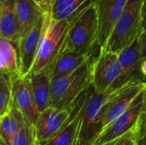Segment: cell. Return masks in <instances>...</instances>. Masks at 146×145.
<instances>
[{"label":"cell","mask_w":146,"mask_h":145,"mask_svg":"<svg viewBox=\"0 0 146 145\" xmlns=\"http://www.w3.org/2000/svg\"><path fill=\"white\" fill-rule=\"evenodd\" d=\"M95 53L73 73L51 80L50 106L70 109L80 94L92 84V72Z\"/></svg>","instance_id":"obj_1"},{"label":"cell","mask_w":146,"mask_h":145,"mask_svg":"<svg viewBox=\"0 0 146 145\" xmlns=\"http://www.w3.org/2000/svg\"><path fill=\"white\" fill-rule=\"evenodd\" d=\"M143 3L144 0H127L106 46L100 50L119 53L139 38L143 32Z\"/></svg>","instance_id":"obj_2"},{"label":"cell","mask_w":146,"mask_h":145,"mask_svg":"<svg viewBox=\"0 0 146 145\" xmlns=\"http://www.w3.org/2000/svg\"><path fill=\"white\" fill-rule=\"evenodd\" d=\"M69 25L66 21L53 19L45 12L43 31L31 73L44 69L50 70L51 65L62 52Z\"/></svg>","instance_id":"obj_3"},{"label":"cell","mask_w":146,"mask_h":145,"mask_svg":"<svg viewBox=\"0 0 146 145\" xmlns=\"http://www.w3.org/2000/svg\"><path fill=\"white\" fill-rule=\"evenodd\" d=\"M98 46V17L95 6L83 12L69 25L62 52L90 55Z\"/></svg>","instance_id":"obj_4"},{"label":"cell","mask_w":146,"mask_h":145,"mask_svg":"<svg viewBox=\"0 0 146 145\" xmlns=\"http://www.w3.org/2000/svg\"><path fill=\"white\" fill-rule=\"evenodd\" d=\"M115 91L116 90L101 93L97 91L92 84L89 86L83 106L82 118L77 137L82 144L92 145L95 138L102 132L104 105Z\"/></svg>","instance_id":"obj_5"},{"label":"cell","mask_w":146,"mask_h":145,"mask_svg":"<svg viewBox=\"0 0 146 145\" xmlns=\"http://www.w3.org/2000/svg\"><path fill=\"white\" fill-rule=\"evenodd\" d=\"M121 73L118 53L99 50L93 62L92 85L98 92L115 91L114 87Z\"/></svg>","instance_id":"obj_6"},{"label":"cell","mask_w":146,"mask_h":145,"mask_svg":"<svg viewBox=\"0 0 146 145\" xmlns=\"http://www.w3.org/2000/svg\"><path fill=\"white\" fill-rule=\"evenodd\" d=\"M142 92L135 98L127 110H125L98 135L92 145L108 144L136 127L141 115H143Z\"/></svg>","instance_id":"obj_7"},{"label":"cell","mask_w":146,"mask_h":145,"mask_svg":"<svg viewBox=\"0 0 146 145\" xmlns=\"http://www.w3.org/2000/svg\"><path fill=\"white\" fill-rule=\"evenodd\" d=\"M127 0H95L98 17V46L104 49Z\"/></svg>","instance_id":"obj_8"},{"label":"cell","mask_w":146,"mask_h":145,"mask_svg":"<svg viewBox=\"0 0 146 145\" xmlns=\"http://www.w3.org/2000/svg\"><path fill=\"white\" fill-rule=\"evenodd\" d=\"M11 93L13 104L23 115L27 124L34 127L39 112L32 91L29 74H11Z\"/></svg>","instance_id":"obj_9"},{"label":"cell","mask_w":146,"mask_h":145,"mask_svg":"<svg viewBox=\"0 0 146 145\" xmlns=\"http://www.w3.org/2000/svg\"><path fill=\"white\" fill-rule=\"evenodd\" d=\"M145 87V81H137L116 90L104 105L102 119L103 130L127 110Z\"/></svg>","instance_id":"obj_10"},{"label":"cell","mask_w":146,"mask_h":145,"mask_svg":"<svg viewBox=\"0 0 146 145\" xmlns=\"http://www.w3.org/2000/svg\"><path fill=\"white\" fill-rule=\"evenodd\" d=\"M118 56L121 73L114 87V90L122 88L133 82L145 81L146 77L143 74L141 70L143 59L139 50L137 40L121 50L118 53Z\"/></svg>","instance_id":"obj_11"},{"label":"cell","mask_w":146,"mask_h":145,"mask_svg":"<svg viewBox=\"0 0 146 145\" xmlns=\"http://www.w3.org/2000/svg\"><path fill=\"white\" fill-rule=\"evenodd\" d=\"M44 19V15L28 32H27L19 39L17 44V52L19 74L21 76L28 75L32 71L43 31Z\"/></svg>","instance_id":"obj_12"},{"label":"cell","mask_w":146,"mask_h":145,"mask_svg":"<svg viewBox=\"0 0 146 145\" xmlns=\"http://www.w3.org/2000/svg\"><path fill=\"white\" fill-rule=\"evenodd\" d=\"M71 109H60L50 106L39 113L34 125L35 137L38 144L52 138L61 130L70 115Z\"/></svg>","instance_id":"obj_13"},{"label":"cell","mask_w":146,"mask_h":145,"mask_svg":"<svg viewBox=\"0 0 146 145\" xmlns=\"http://www.w3.org/2000/svg\"><path fill=\"white\" fill-rule=\"evenodd\" d=\"M88 88L80 94L73 105L70 115L61 130L52 138L38 145H72L78 137L82 118L83 106L86 98Z\"/></svg>","instance_id":"obj_14"},{"label":"cell","mask_w":146,"mask_h":145,"mask_svg":"<svg viewBox=\"0 0 146 145\" xmlns=\"http://www.w3.org/2000/svg\"><path fill=\"white\" fill-rule=\"evenodd\" d=\"M94 3L95 0H53L46 12L53 19L70 24Z\"/></svg>","instance_id":"obj_15"},{"label":"cell","mask_w":146,"mask_h":145,"mask_svg":"<svg viewBox=\"0 0 146 145\" xmlns=\"http://www.w3.org/2000/svg\"><path fill=\"white\" fill-rule=\"evenodd\" d=\"M15 8L20 39L43 18L45 11L35 0H16Z\"/></svg>","instance_id":"obj_16"},{"label":"cell","mask_w":146,"mask_h":145,"mask_svg":"<svg viewBox=\"0 0 146 145\" xmlns=\"http://www.w3.org/2000/svg\"><path fill=\"white\" fill-rule=\"evenodd\" d=\"M33 97L39 113L50 107L51 78L49 69L29 73Z\"/></svg>","instance_id":"obj_17"},{"label":"cell","mask_w":146,"mask_h":145,"mask_svg":"<svg viewBox=\"0 0 146 145\" xmlns=\"http://www.w3.org/2000/svg\"><path fill=\"white\" fill-rule=\"evenodd\" d=\"M15 3L16 0H0V37L6 38L17 45L19 33Z\"/></svg>","instance_id":"obj_18"},{"label":"cell","mask_w":146,"mask_h":145,"mask_svg":"<svg viewBox=\"0 0 146 145\" xmlns=\"http://www.w3.org/2000/svg\"><path fill=\"white\" fill-rule=\"evenodd\" d=\"M94 53L95 51L90 55H80L73 52H61L50 68L51 80L73 73L85 63Z\"/></svg>","instance_id":"obj_19"},{"label":"cell","mask_w":146,"mask_h":145,"mask_svg":"<svg viewBox=\"0 0 146 145\" xmlns=\"http://www.w3.org/2000/svg\"><path fill=\"white\" fill-rule=\"evenodd\" d=\"M26 122L23 115L12 103L8 111L0 118V138L10 145L15 136Z\"/></svg>","instance_id":"obj_20"},{"label":"cell","mask_w":146,"mask_h":145,"mask_svg":"<svg viewBox=\"0 0 146 145\" xmlns=\"http://www.w3.org/2000/svg\"><path fill=\"white\" fill-rule=\"evenodd\" d=\"M0 71L9 74L19 73L17 45L3 37H0Z\"/></svg>","instance_id":"obj_21"},{"label":"cell","mask_w":146,"mask_h":145,"mask_svg":"<svg viewBox=\"0 0 146 145\" xmlns=\"http://www.w3.org/2000/svg\"><path fill=\"white\" fill-rule=\"evenodd\" d=\"M12 103L11 74L0 71V118Z\"/></svg>","instance_id":"obj_22"},{"label":"cell","mask_w":146,"mask_h":145,"mask_svg":"<svg viewBox=\"0 0 146 145\" xmlns=\"http://www.w3.org/2000/svg\"><path fill=\"white\" fill-rule=\"evenodd\" d=\"M10 145H38L34 132V127L27 122L11 141Z\"/></svg>","instance_id":"obj_23"},{"label":"cell","mask_w":146,"mask_h":145,"mask_svg":"<svg viewBox=\"0 0 146 145\" xmlns=\"http://www.w3.org/2000/svg\"><path fill=\"white\" fill-rule=\"evenodd\" d=\"M136 145H146V115L143 114L134 129Z\"/></svg>","instance_id":"obj_24"},{"label":"cell","mask_w":146,"mask_h":145,"mask_svg":"<svg viewBox=\"0 0 146 145\" xmlns=\"http://www.w3.org/2000/svg\"><path fill=\"white\" fill-rule=\"evenodd\" d=\"M134 129L106 145H132L134 144Z\"/></svg>","instance_id":"obj_25"},{"label":"cell","mask_w":146,"mask_h":145,"mask_svg":"<svg viewBox=\"0 0 146 145\" xmlns=\"http://www.w3.org/2000/svg\"><path fill=\"white\" fill-rule=\"evenodd\" d=\"M137 41H138L139 50L141 57L144 60L146 58V30L141 33V35L139 37Z\"/></svg>","instance_id":"obj_26"},{"label":"cell","mask_w":146,"mask_h":145,"mask_svg":"<svg viewBox=\"0 0 146 145\" xmlns=\"http://www.w3.org/2000/svg\"><path fill=\"white\" fill-rule=\"evenodd\" d=\"M35 1L41 6V8L46 12L47 9H49L50 3H51V2H52L53 0H35Z\"/></svg>","instance_id":"obj_27"},{"label":"cell","mask_w":146,"mask_h":145,"mask_svg":"<svg viewBox=\"0 0 146 145\" xmlns=\"http://www.w3.org/2000/svg\"><path fill=\"white\" fill-rule=\"evenodd\" d=\"M142 15H143V32H144L146 30V0H144L143 3Z\"/></svg>","instance_id":"obj_28"},{"label":"cell","mask_w":146,"mask_h":145,"mask_svg":"<svg viewBox=\"0 0 146 145\" xmlns=\"http://www.w3.org/2000/svg\"><path fill=\"white\" fill-rule=\"evenodd\" d=\"M142 97H143V114L146 115V87L142 92Z\"/></svg>","instance_id":"obj_29"},{"label":"cell","mask_w":146,"mask_h":145,"mask_svg":"<svg viewBox=\"0 0 146 145\" xmlns=\"http://www.w3.org/2000/svg\"><path fill=\"white\" fill-rule=\"evenodd\" d=\"M141 70H142V73L146 77V58L143 60L142 62V65H141Z\"/></svg>","instance_id":"obj_30"},{"label":"cell","mask_w":146,"mask_h":145,"mask_svg":"<svg viewBox=\"0 0 146 145\" xmlns=\"http://www.w3.org/2000/svg\"><path fill=\"white\" fill-rule=\"evenodd\" d=\"M72 145H84V144H82L78 140V138H75V140L74 141V143L72 144Z\"/></svg>","instance_id":"obj_31"},{"label":"cell","mask_w":146,"mask_h":145,"mask_svg":"<svg viewBox=\"0 0 146 145\" xmlns=\"http://www.w3.org/2000/svg\"><path fill=\"white\" fill-rule=\"evenodd\" d=\"M0 145H9L6 142H4L1 138H0Z\"/></svg>","instance_id":"obj_32"},{"label":"cell","mask_w":146,"mask_h":145,"mask_svg":"<svg viewBox=\"0 0 146 145\" xmlns=\"http://www.w3.org/2000/svg\"><path fill=\"white\" fill-rule=\"evenodd\" d=\"M132 145H136V144H135V142H134V144H132Z\"/></svg>","instance_id":"obj_33"}]
</instances>
